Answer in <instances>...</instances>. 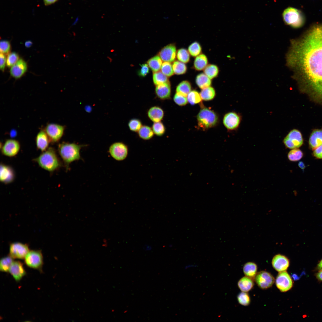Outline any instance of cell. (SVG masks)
I'll return each mask as SVG.
<instances>
[{
	"label": "cell",
	"instance_id": "obj_1",
	"mask_svg": "<svg viewBox=\"0 0 322 322\" xmlns=\"http://www.w3.org/2000/svg\"><path fill=\"white\" fill-rule=\"evenodd\" d=\"M287 62L301 89L322 103V23L313 25L301 38L292 41Z\"/></svg>",
	"mask_w": 322,
	"mask_h": 322
},
{
	"label": "cell",
	"instance_id": "obj_2",
	"mask_svg": "<svg viewBox=\"0 0 322 322\" xmlns=\"http://www.w3.org/2000/svg\"><path fill=\"white\" fill-rule=\"evenodd\" d=\"M83 145L75 143L63 142L58 145V152L66 169L72 162L81 159L80 151Z\"/></svg>",
	"mask_w": 322,
	"mask_h": 322
},
{
	"label": "cell",
	"instance_id": "obj_3",
	"mask_svg": "<svg viewBox=\"0 0 322 322\" xmlns=\"http://www.w3.org/2000/svg\"><path fill=\"white\" fill-rule=\"evenodd\" d=\"M39 166L49 172L54 171L61 166V163L55 149L49 148L34 159Z\"/></svg>",
	"mask_w": 322,
	"mask_h": 322
},
{
	"label": "cell",
	"instance_id": "obj_4",
	"mask_svg": "<svg viewBox=\"0 0 322 322\" xmlns=\"http://www.w3.org/2000/svg\"><path fill=\"white\" fill-rule=\"evenodd\" d=\"M284 21L287 24L297 28L302 26L305 18L303 13L296 8L290 7L287 8L282 13Z\"/></svg>",
	"mask_w": 322,
	"mask_h": 322
},
{
	"label": "cell",
	"instance_id": "obj_5",
	"mask_svg": "<svg viewBox=\"0 0 322 322\" xmlns=\"http://www.w3.org/2000/svg\"><path fill=\"white\" fill-rule=\"evenodd\" d=\"M197 119L198 126L205 129L214 126L218 121V117L216 113L206 107L200 109L197 114Z\"/></svg>",
	"mask_w": 322,
	"mask_h": 322
},
{
	"label": "cell",
	"instance_id": "obj_6",
	"mask_svg": "<svg viewBox=\"0 0 322 322\" xmlns=\"http://www.w3.org/2000/svg\"><path fill=\"white\" fill-rule=\"evenodd\" d=\"M24 259L25 264L28 267L40 271L42 270L43 257L41 251L30 250Z\"/></svg>",
	"mask_w": 322,
	"mask_h": 322
},
{
	"label": "cell",
	"instance_id": "obj_7",
	"mask_svg": "<svg viewBox=\"0 0 322 322\" xmlns=\"http://www.w3.org/2000/svg\"><path fill=\"white\" fill-rule=\"evenodd\" d=\"M283 142L286 148L292 149L301 146L303 143V139L300 131L294 129L289 132Z\"/></svg>",
	"mask_w": 322,
	"mask_h": 322
},
{
	"label": "cell",
	"instance_id": "obj_8",
	"mask_svg": "<svg viewBox=\"0 0 322 322\" xmlns=\"http://www.w3.org/2000/svg\"><path fill=\"white\" fill-rule=\"evenodd\" d=\"M109 153L111 156L117 161H122L127 157L128 149L127 145L121 142H117L112 144L109 149Z\"/></svg>",
	"mask_w": 322,
	"mask_h": 322
},
{
	"label": "cell",
	"instance_id": "obj_9",
	"mask_svg": "<svg viewBox=\"0 0 322 322\" xmlns=\"http://www.w3.org/2000/svg\"><path fill=\"white\" fill-rule=\"evenodd\" d=\"M64 127L54 123L48 124L44 131L48 135L50 142L55 143L59 141L63 135Z\"/></svg>",
	"mask_w": 322,
	"mask_h": 322
},
{
	"label": "cell",
	"instance_id": "obj_10",
	"mask_svg": "<svg viewBox=\"0 0 322 322\" xmlns=\"http://www.w3.org/2000/svg\"><path fill=\"white\" fill-rule=\"evenodd\" d=\"M29 250L27 244L13 242L10 244L9 255L13 259H23Z\"/></svg>",
	"mask_w": 322,
	"mask_h": 322
},
{
	"label": "cell",
	"instance_id": "obj_11",
	"mask_svg": "<svg viewBox=\"0 0 322 322\" xmlns=\"http://www.w3.org/2000/svg\"><path fill=\"white\" fill-rule=\"evenodd\" d=\"M275 282L277 288L283 292L289 290L293 286L292 280L286 271L279 272Z\"/></svg>",
	"mask_w": 322,
	"mask_h": 322
},
{
	"label": "cell",
	"instance_id": "obj_12",
	"mask_svg": "<svg viewBox=\"0 0 322 322\" xmlns=\"http://www.w3.org/2000/svg\"><path fill=\"white\" fill-rule=\"evenodd\" d=\"M254 279L258 286L262 289L270 288L275 282V278L272 275L264 271L257 273Z\"/></svg>",
	"mask_w": 322,
	"mask_h": 322
},
{
	"label": "cell",
	"instance_id": "obj_13",
	"mask_svg": "<svg viewBox=\"0 0 322 322\" xmlns=\"http://www.w3.org/2000/svg\"><path fill=\"white\" fill-rule=\"evenodd\" d=\"M242 117L240 115L235 112H230L224 115L223 122L227 129L233 131L238 129Z\"/></svg>",
	"mask_w": 322,
	"mask_h": 322
},
{
	"label": "cell",
	"instance_id": "obj_14",
	"mask_svg": "<svg viewBox=\"0 0 322 322\" xmlns=\"http://www.w3.org/2000/svg\"><path fill=\"white\" fill-rule=\"evenodd\" d=\"M20 145L17 140L12 139L7 140L1 148L2 154L6 156L13 157L19 152Z\"/></svg>",
	"mask_w": 322,
	"mask_h": 322
},
{
	"label": "cell",
	"instance_id": "obj_15",
	"mask_svg": "<svg viewBox=\"0 0 322 322\" xmlns=\"http://www.w3.org/2000/svg\"><path fill=\"white\" fill-rule=\"evenodd\" d=\"M177 54L176 46L171 44L162 48L159 52L158 55L163 61L171 63L175 60Z\"/></svg>",
	"mask_w": 322,
	"mask_h": 322
},
{
	"label": "cell",
	"instance_id": "obj_16",
	"mask_svg": "<svg viewBox=\"0 0 322 322\" xmlns=\"http://www.w3.org/2000/svg\"><path fill=\"white\" fill-rule=\"evenodd\" d=\"M272 264L273 268L279 272L287 270L290 265V261L285 256L279 254L273 257Z\"/></svg>",
	"mask_w": 322,
	"mask_h": 322
},
{
	"label": "cell",
	"instance_id": "obj_17",
	"mask_svg": "<svg viewBox=\"0 0 322 322\" xmlns=\"http://www.w3.org/2000/svg\"><path fill=\"white\" fill-rule=\"evenodd\" d=\"M9 272L16 281H20L26 274L23 264L18 261H13Z\"/></svg>",
	"mask_w": 322,
	"mask_h": 322
},
{
	"label": "cell",
	"instance_id": "obj_18",
	"mask_svg": "<svg viewBox=\"0 0 322 322\" xmlns=\"http://www.w3.org/2000/svg\"><path fill=\"white\" fill-rule=\"evenodd\" d=\"M14 172L12 168L10 166L4 164L0 165V180L4 184L12 182L14 179Z\"/></svg>",
	"mask_w": 322,
	"mask_h": 322
},
{
	"label": "cell",
	"instance_id": "obj_19",
	"mask_svg": "<svg viewBox=\"0 0 322 322\" xmlns=\"http://www.w3.org/2000/svg\"><path fill=\"white\" fill-rule=\"evenodd\" d=\"M27 69V65L26 62L21 58L10 69L11 75L16 79L21 77L26 72Z\"/></svg>",
	"mask_w": 322,
	"mask_h": 322
},
{
	"label": "cell",
	"instance_id": "obj_20",
	"mask_svg": "<svg viewBox=\"0 0 322 322\" xmlns=\"http://www.w3.org/2000/svg\"><path fill=\"white\" fill-rule=\"evenodd\" d=\"M155 93L157 97L161 100L169 99L171 94V86L169 81L156 86Z\"/></svg>",
	"mask_w": 322,
	"mask_h": 322
},
{
	"label": "cell",
	"instance_id": "obj_21",
	"mask_svg": "<svg viewBox=\"0 0 322 322\" xmlns=\"http://www.w3.org/2000/svg\"><path fill=\"white\" fill-rule=\"evenodd\" d=\"M50 142L49 139L45 131L41 130L36 135L35 143L37 148L42 152L44 151L49 148Z\"/></svg>",
	"mask_w": 322,
	"mask_h": 322
},
{
	"label": "cell",
	"instance_id": "obj_22",
	"mask_svg": "<svg viewBox=\"0 0 322 322\" xmlns=\"http://www.w3.org/2000/svg\"><path fill=\"white\" fill-rule=\"evenodd\" d=\"M309 148L313 150L322 145V129L314 130L309 140Z\"/></svg>",
	"mask_w": 322,
	"mask_h": 322
},
{
	"label": "cell",
	"instance_id": "obj_23",
	"mask_svg": "<svg viewBox=\"0 0 322 322\" xmlns=\"http://www.w3.org/2000/svg\"><path fill=\"white\" fill-rule=\"evenodd\" d=\"M147 114L149 118L154 123L161 121L164 117V113L161 108L154 106L149 109Z\"/></svg>",
	"mask_w": 322,
	"mask_h": 322
},
{
	"label": "cell",
	"instance_id": "obj_24",
	"mask_svg": "<svg viewBox=\"0 0 322 322\" xmlns=\"http://www.w3.org/2000/svg\"><path fill=\"white\" fill-rule=\"evenodd\" d=\"M208 62L206 55L202 53L195 57L193 62V67L197 71L203 70L208 64Z\"/></svg>",
	"mask_w": 322,
	"mask_h": 322
},
{
	"label": "cell",
	"instance_id": "obj_25",
	"mask_svg": "<svg viewBox=\"0 0 322 322\" xmlns=\"http://www.w3.org/2000/svg\"><path fill=\"white\" fill-rule=\"evenodd\" d=\"M195 82L198 86L202 89L211 86V80L204 73L198 74L196 78Z\"/></svg>",
	"mask_w": 322,
	"mask_h": 322
},
{
	"label": "cell",
	"instance_id": "obj_26",
	"mask_svg": "<svg viewBox=\"0 0 322 322\" xmlns=\"http://www.w3.org/2000/svg\"><path fill=\"white\" fill-rule=\"evenodd\" d=\"M254 284L252 279L246 276L242 278L238 283L239 289L242 292H246L251 290L253 287Z\"/></svg>",
	"mask_w": 322,
	"mask_h": 322
},
{
	"label": "cell",
	"instance_id": "obj_27",
	"mask_svg": "<svg viewBox=\"0 0 322 322\" xmlns=\"http://www.w3.org/2000/svg\"><path fill=\"white\" fill-rule=\"evenodd\" d=\"M257 266L254 263L248 262L243 266V272L246 276L254 279L257 273Z\"/></svg>",
	"mask_w": 322,
	"mask_h": 322
},
{
	"label": "cell",
	"instance_id": "obj_28",
	"mask_svg": "<svg viewBox=\"0 0 322 322\" xmlns=\"http://www.w3.org/2000/svg\"><path fill=\"white\" fill-rule=\"evenodd\" d=\"M191 86L190 82L187 80H183L177 86L176 92L187 97L191 91Z\"/></svg>",
	"mask_w": 322,
	"mask_h": 322
},
{
	"label": "cell",
	"instance_id": "obj_29",
	"mask_svg": "<svg viewBox=\"0 0 322 322\" xmlns=\"http://www.w3.org/2000/svg\"><path fill=\"white\" fill-rule=\"evenodd\" d=\"M137 133L139 137L145 140L151 139L154 135L151 127L147 125H143Z\"/></svg>",
	"mask_w": 322,
	"mask_h": 322
},
{
	"label": "cell",
	"instance_id": "obj_30",
	"mask_svg": "<svg viewBox=\"0 0 322 322\" xmlns=\"http://www.w3.org/2000/svg\"><path fill=\"white\" fill-rule=\"evenodd\" d=\"M147 64L154 72H157L159 71L161 69L162 60L158 55H157L149 59Z\"/></svg>",
	"mask_w": 322,
	"mask_h": 322
},
{
	"label": "cell",
	"instance_id": "obj_31",
	"mask_svg": "<svg viewBox=\"0 0 322 322\" xmlns=\"http://www.w3.org/2000/svg\"><path fill=\"white\" fill-rule=\"evenodd\" d=\"M204 73L211 80L216 78L219 72V69L216 65L208 64L203 70Z\"/></svg>",
	"mask_w": 322,
	"mask_h": 322
},
{
	"label": "cell",
	"instance_id": "obj_32",
	"mask_svg": "<svg viewBox=\"0 0 322 322\" xmlns=\"http://www.w3.org/2000/svg\"><path fill=\"white\" fill-rule=\"evenodd\" d=\"M200 94L202 100L209 101L214 98L216 92L214 88L210 86L202 89Z\"/></svg>",
	"mask_w": 322,
	"mask_h": 322
},
{
	"label": "cell",
	"instance_id": "obj_33",
	"mask_svg": "<svg viewBox=\"0 0 322 322\" xmlns=\"http://www.w3.org/2000/svg\"><path fill=\"white\" fill-rule=\"evenodd\" d=\"M13 258L10 255L2 258L0 261V270L4 272H9L10 267L13 261Z\"/></svg>",
	"mask_w": 322,
	"mask_h": 322
},
{
	"label": "cell",
	"instance_id": "obj_34",
	"mask_svg": "<svg viewBox=\"0 0 322 322\" xmlns=\"http://www.w3.org/2000/svg\"><path fill=\"white\" fill-rule=\"evenodd\" d=\"M153 80L154 84L156 86L169 81L168 77L160 71L153 72Z\"/></svg>",
	"mask_w": 322,
	"mask_h": 322
},
{
	"label": "cell",
	"instance_id": "obj_35",
	"mask_svg": "<svg viewBox=\"0 0 322 322\" xmlns=\"http://www.w3.org/2000/svg\"><path fill=\"white\" fill-rule=\"evenodd\" d=\"M172 67L174 73L177 75L185 74L187 70L185 64L179 61H176L174 62Z\"/></svg>",
	"mask_w": 322,
	"mask_h": 322
},
{
	"label": "cell",
	"instance_id": "obj_36",
	"mask_svg": "<svg viewBox=\"0 0 322 322\" xmlns=\"http://www.w3.org/2000/svg\"><path fill=\"white\" fill-rule=\"evenodd\" d=\"M188 50L190 55L196 57L202 53V48L200 44L195 41L189 45Z\"/></svg>",
	"mask_w": 322,
	"mask_h": 322
},
{
	"label": "cell",
	"instance_id": "obj_37",
	"mask_svg": "<svg viewBox=\"0 0 322 322\" xmlns=\"http://www.w3.org/2000/svg\"><path fill=\"white\" fill-rule=\"evenodd\" d=\"M177 57L179 61L186 64L190 61V55L188 50L181 48L177 52Z\"/></svg>",
	"mask_w": 322,
	"mask_h": 322
},
{
	"label": "cell",
	"instance_id": "obj_38",
	"mask_svg": "<svg viewBox=\"0 0 322 322\" xmlns=\"http://www.w3.org/2000/svg\"><path fill=\"white\" fill-rule=\"evenodd\" d=\"M303 156V152L298 148L292 149L289 152L287 155L289 160L292 162L299 160Z\"/></svg>",
	"mask_w": 322,
	"mask_h": 322
},
{
	"label": "cell",
	"instance_id": "obj_39",
	"mask_svg": "<svg viewBox=\"0 0 322 322\" xmlns=\"http://www.w3.org/2000/svg\"><path fill=\"white\" fill-rule=\"evenodd\" d=\"M187 98L188 102L192 105L200 103L202 100L200 93L195 90L191 91L188 95Z\"/></svg>",
	"mask_w": 322,
	"mask_h": 322
},
{
	"label": "cell",
	"instance_id": "obj_40",
	"mask_svg": "<svg viewBox=\"0 0 322 322\" xmlns=\"http://www.w3.org/2000/svg\"><path fill=\"white\" fill-rule=\"evenodd\" d=\"M151 128L154 134L158 136H163L165 132V128L161 121L154 122Z\"/></svg>",
	"mask_w": 322,
	"mask_h": 322
},
{
	"label": "cell",
	"instance_id": "obj_41",
	"mask_svg": "<svg viewBox=\"0 0 322 322\" xmlns=\"http://www.w3.org/2000/svg\"><path fill=\"white\" fill-rule=\"evenodd\" d=\"M142 126L141 121L137 118L131 119L128 123L129 129L134 132H137Z\"/></svg>",
	"mask_w": 322,
	"mask_h": 322
},
{
	"label": "cell",
	"instance_id": "obj_42",
	"mask_svg": "<svg viewBox=\"0 0 322 322\" xmlns=\"http://www.w3.org/2000/svg\"><path fill=\"white\" fill-rule=\"evenodd\" d=\"M161 72L168 77H170L174 74L172 65L171 63L164 62L161 67Z\"/></svg>",
	"mask_w": 322,
	"mask_h": 322
},
{
	"label": "cell",
	"instance_id": "obj_43",
	"mask_svg": "<svg viewBox=\"0 0 322 322\" xmlns=\"http://www.w3.org/2000/svg\"><path fill=\"white\" fill-rule=\"evenodd\" d=\"M237 299L240 304L244 306L249 305L250 301L249 295L246 292H242L239 293L237 296Z\"/></svg>",
	"mask_w": 322,
	"mask_h": 322
},
{
	"label": "cell",
	"instance_id": "obj_44",
	"mask_svg": "<svg viewBox=\"0 0 322 322\" xmlns=\"http://www.w3.org/2000/svg\"><path fill=\"white\" fill-rule=\"evenodd\" d=\"M19 58V56L17 53L13 52L9 53L6 60L7 66L9 67H12L18 61Z\"/></svg>",
	"mask_w": 322,
	"mask_h": 322
},
{
	"label": "cell",
	"instance_id": "obj_45",
	"mask_svg": "<svg viewBox=\"0 0 322 322\" xmlns=\"http://www.w3.org/2000/svg\"><path fill=\"white\" fill-rule=\"evenodd\" d=\"M173 100L177 105L183 106L186 105L188 102L187 97L176 93L173 97Z\"/></svg>",
	"mask_w": 322,
	"mask_h": 322
},
{
	"label": "cell",
	"instance_id": "obj_46",
	"mask_svg": "<svg viewBox=\"0 0 322 322\" xmlns=\"http://www.w3.org/2000/svg\"><path fill=\"white\" fill-rule=\"evenodd\" d=\"M0 52L1 53L7 54L10 50L11 46L9 41L7 40H1L0 41Z\"/></svg>",
	"mask_w": 322,
	"mask_h": 322
},
{
	"label": "cell",
	"instance_id": "obj_47",
	"mask_svg": "<svg viewBox=\"0 0 322 322\" xmlns=\"http://www.w3.org/2000/svg\"><path fill=\"white\" fill-rule=\"evenodd\" d=\"M140 69L138 72L139 76L142 77L145 76L149 72V67L147 64H143L140 65Z\"/></svg>",
	"mask_w": 322,
	"mask_h": 322
},
{
	"label": "cell",
	"instance_id": "obj_48",
	"mask_svg": "<svg viewBox=\"0 0 322 322\" xmlns=\"http://www.w3.org/2000/svg\"><path fill=\"white\" fill-rule=\"evenodd\" d=\"M313 155L318 159H322V145L314 149Z\"/></svg>",
	"mask_w": 322,
	"mask_h": 322
},
{
	"label": "cell",
	"instance_id": "obj_49",
	"mask_svg": "<svg viewBox=\"0 0 322 322\" xmlns=\"http://www.w3.org/2000/svg\"><path fill=\"white\" fill-rule=\"evenodd\" d=\"M0 59V69L2 71H4L5 68L6 63V57L4 54L1 53Z\"/></svg>",
	"mask_w": 322,
	"mask_h": 322
},
{
	"label": "cell",
	"instance_id": "obj_50",
	"mask_svg": "<svg viewBox=\"0 0 322 322\" xmlns=\"http://www.w3.org/2000/svg\"><path fill=\"white\" fill-rule=\"evenodd\" d=\"M58 0H43V1L44 4L45 5H49L55 3Z\"/></svg>",
	"mask_w": 322,
	"mask_h": 322
},
{
	"label": "cell",
	"instance_id": "obj_51",
	"mask_svg": "<svg viewBox=\"0 0 322 322\" xmlns=\"http://www.w3.org/2000/svg\"><path fill=\"white\" fill-rule=\"evenodd\" d=\"M152 247L149 244H145L143 246V249L146 251H151L152 249Z\"/></svg>",
	"mask_w": 322,
	"mask_h": 322
},
{
	"label": "cell",
	"instance_id": "obj_52",
	"mask_svg": "<svg viewBox=\"0 0 322 322\" xmlns=\"http://www.w3.org/2000/svg\"><path fill=\"white\" fill-rule=\"evenodd\" d=\"M316 276L318 279L322 281V270L317 273Z\"/></svg>",
	"mask_w": 322,
	"mask_h": 322
},
{
	"label": "cell",
	"instance_id": "obj_53",
	"mask_svg": "<svg viewBox=\"0 0 322 322\" xmlns=\"http://www.w3.org/2000/svg\"><path fill=\"white\" fill-rule=\"evenodd\" d=\"M32 44V42L31 41H26L25 43V46L27 48L30 47Z\"/></svg>",
	"mask_w": 322,
	"mask_h": 322
},
{
	"label": "cell",
	"instance_id": "obj_54",
	"mask_svg": "<svg viewBox=\"0 0 322 322\" xmlns=\"http://www.w3.org/2000/svg\"><path fill=\"white\" fill-rule=\"evenodd\" d=\"M317 269L319 270H322V259L320 260L318 264Z\"/></svg>",
	"mask_w": 322,
	"mask_h": 322
},
{
	"label": "cell",
	"instance_id": "obj_55",
	"mask_svg": "<svg viewBox=\"0 0 322 322\" xmlns=\"http://www.w3.org/2000/svg\"><path fill=\"white\" fill-rule=\"evenodd\" d=\"M299 166L301 169H304L305 168V166L304 163L302 162H300L298 163Z\"/></svg>",
	"mask_w": 322,
	"mask_h": 322
},
{
	"label": "cell",
	"instance_id": "obj_56",
	"mask_svg": "<svg viewBox=\"0 0 322 322\" xmlns=\"http://www.w3.org/2000/svg\"><path fill=\"white\" fill-rule=\"evenodd\" d=\"M172 245L171 244H170L168 245L169 247H172Z\"/></svg>",
	"mask_w": 322,
	"mask_h": 322
}]
</instances>
